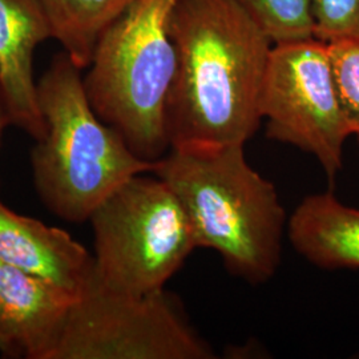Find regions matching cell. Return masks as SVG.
Returning a JSON list of instances; mask_svg holds the SVG:
<instances>
[{
    "instance_id": "2e32d148",
    "label": "cell",
    "mask_w": 359,
    "mask_h": 359,
    "mask_svg": "<svg viewBox=\"0 0 359 359\" xmlns=\"http://www.w3.org/2000/svg\"><path fill=\"white\" fill-rule=\"evenodd\" d=\"M8 126H13V121H11V117L7 112V108L1 100V96H0V147H1V140H3V135H4V130L8 127Z\"/></svg>"
},
{
    "instance_id": "52a82bcc",
    "label": "cell",
    "mask_w": 359,
    "mask_h": 359,
    "mask_svg": "<svg viewBox=\"0 0 359 359\" xmlns=\"http://www.w3.org/2000/svg\"><path fill=\"white\" fill-rule=\"evenodd\" d=\"M259 109L269 139L314 156L330 181L337 177L351 135L326 41L309 38L273 44Z\"/></svg>"
},
{
    "instance_id": "9c48e42d",
    "label": "cell",
    "mask_w": 359,
    "mask_h": 359,
    "mask_svg": "<svg viewBox=\"0 0 359 359\" xmlns=\"http://www.w3.org/2000/svg\"><path fill=\"white\" fill-rule=\"evenodd\" d=\"M53 39L41 0H0V96L13 126L35 142L47 126L39 105L34 56L41 43Z\"/></svg>"
},
{
    "instance_id": "277c9868",
    "label": "cell",
    "mask_w": 359,
    "mask_h": 359,
    "mask_svg": "<svg viewBox=\"0 0 359 359\" xmlns=\"http://www.w3.org/2000/svg\"><path fill=\"white\" fill-rule=\"evenodd\" d=\"M177 1L132 0L97 40L83 76L96 115L149 163L170 149L167 105L176 69L170 20Z\"/></svg>"
},
{
    "instance_id": "e0dca14e",
    "label": "cell",
    "mask_w": 359,
    "mask_h": 359,
    "mask_svg": "<svg viewBox=\"0 0 359 359\" xmlns=\"http://www.w3.org/2000/svg\"><path fill=\"white\" fill-rule=\"evenodd\" d=\"M0 353L3 354V355H6L7 354V348H6V345L3 344V341L0 339Z\"/></svg>"
},
{
    "instance_id": "6da1fadb",
    "label": "cell",
    "mask_w": 359,
    "mask_h": 359,
    "mask_svg": "<svg viewBox=\"0 0 359 359\" xmlns=\"http://www.w3.org/2000/svg\"><path fill=\"white\" fill-rule=\"evenodd\" d=\"M176 69L167 105L170 148L249 142L273 41L236 0H179L170 20Z\"/></svg>"
},
{
    "instance_id": "5b68a950",
    "label": "cell",
    "mask_w": 359,
    "mask_h": 359,
    "mask_svg": "<svg viewBox=\"0 0 359 359\" xmlns=\"http://www.w3.org/2000/svg\"><path fill=\"white\" fill-rule=\"evenodd\" d=\"M93 269L111 289L148 294L164 289L197 249L179 198L156 175H136L90 215Z\"/></svg>"
},
{
    "instance_id": "7a4b0ae2",
    "label": "cell",
    "mask_w": 359,
    "mask_h": 359,
    "mask_svg": "<svg viewBox=\"0 0 359 359\" xmlns=\"http://www.w3.org/2000/svg\"><path fill=\"white\" fill-rule=\"evenodd\" d=\"M244 149L173 147L152 173L179 198L197 249L217 252L231 274L259 285L280 268L289 218L274 184L252 168Z\"/></svg>"
},
{
    "instance_id": "5bb4252c",
    "label": "cell",
    "mask_w": 359,
    "mask_h": 359,
    "mask_svg": "<svg viewBox=\"0 0 359 359\" xmlns=\"http://www.w3.org/2000/svg\"><path fill=\"white\" fill-rule=\"evenodd\" d=\"M327 44L347 128L359 142V36L339 39Z\"/></svg>"
},
{
    "instance_id": "4fadbf2b",
    "label": "cell",
    "mask_w": 359,
    "mask_h": 359,
    "mask_svg": "<svg viewBox=\"0 0 359 359\" xmlns=\"http://www.w3.org/2000/svg\"><path fill=\"white\" fill-rule=\"evenodd\" d=\"M273 44L314 36L313 0H236Z\"/></svg>"
},
{
    "instance_id": "8fae6325",
    "label": "cell",
    "mask_w": 359,
    "mask_h": 359,
    "mask_svg": "<svg viewBox=\"0 0 359 359\" xmlns=\"http://www.w3.org/2000/svg\"><path fill=\"white\" fill-rule=\"evenodd\" d=\"M295 252L323 270L359 269V209L332 192L309 194L287 219Z\"/></svg>"
},
{
    "instance_id": "ba28073f",
    "label": "cell",
    "mask_w": 359,
    "mask_h": 359,
    "mask_svg": "<svg viewBox=\"0 0 359 359\" xmlns=\"http://www.w3.org/2000/svg\"><path fill=\"white\" fill-rule=\"evenodd\" d=\"M76 294L0 261V339L6 357L51 359Z\"/></svg>"
},
{
    "instance_id": "3957f363",
    "label": "cell",
    "mask_w": 359,
    "mask_h": 359,
    "mask_svg": "<svg viewBox=\"0 0 359 359\" xmlns=\"http://www.w3.org/2000/svg\"><path fill=\"white\" fill-rule=\"evenodd\" d=\"M81 71L63 51L39 80L47 132L31 151L40 200L68 222L90 219L120 185L154 169V163L137 157L124 137L96 115Z\"/></svg>"
},
{
    "instance_id": "9a60e30c",
    "label": "cell",
    "mask_w": 359,
    "mask_h": 359,
    "mask_svg": "<svg viewBox=\"0 0 359 359\" xmlns=\"http://www.w3.org/2000/svg\"><path fill=\"white\" fill-rule=\"evenodd\" d=\"M313 16L322 41L359 36V0H313Z\"/></svg>"
},
{
    "instance_id": "7c38bea8",
    "label": "cell",
    "mask_w": 359,
    "mask_h": 359,
    "mask_svg": "<svg viewBox=\"0 0 359 359\" xmlns=\"http://www.w3.org/2000/svg\"><path fill=\"white\" fill-rule=\"evenodd\" d=\"M132 0H41L53 39L80 68H88L97 40Z\"/></svg>"
},
{
    "instance_id": "8992f818",
    "label": "cell",
    "mask_w": 359,
    "mask_h": 359,
    "mask_svg": "<svg viewBox=\"0 0 359 359\" xmlns=\"http://www.w3.org/2000/svg\"><path fill=\"white\" fill-rule=\"evenodd\" d=\"M179 301L164 289L132 294L92 268L77 292L51 359H213Z\"/></svg>"
},
{
    "instance_id": "30bf717a",
    "label": "cell",
    "mask_w": 359,
    "mask_h": 359,
    "mask_svg": "<svg viewBox=\"0 0 359 359\" xmlns=\"http://www.w3.org/2000/svg\"><path fill=\"white\" fill-rule=\"evenodd\" d=\"M0 261L75 294L93 268V257L68 231L15 213L1 200Z\"/></svg>"
}]
</instances>
